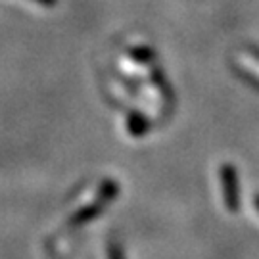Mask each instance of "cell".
I'll list each match as a JSON object with an SVG mask.
<instances>
[{
	"mask_svg": "<svg viewBox=\"0 0 259 259\" xmlns=\"http://www.w3.org/2000/svg\"><path fill=\"white\" fill-rule=\"evenodd\" d=\"M221 185H223V200L231 213L240 209V192H238V177L231 165L221 167Z\"/></svg>",
	"mask_w": 259,
	"mask_h": 259,
	"instance_id": "6da1fadb",
	"label": "cell"
},
{
	"mask_svg": "<svg viewBox=\"0 0 259 259\" xmlns=\"http://www.w3.org/2000/svg\"><path fill=\"white\" fill-rule=\"evenodd\" d=\"M111 259H121V253H119V250H115V248H113V250H111V255H110Z\"/></svg>",
	"mask_w": 259,
	"mask_h": 259,
	"instance_id": "7a4b0ae2",
	"label": "cell"
},
{
	"mask_svg": "<svg viewBox=\"0 0 259 259\" xmlns=\"http://www.w3.org/2000/svg\"><path fill=\"white\" fill-rule=\"evenodd\" d=\"M33 2H40V4H45V6H50V4H54L56 0H33Z\"/></svg>",
	"mask_w": 259,
	"mask_h": 259,
	"instance_id": "3957f363",
	"label": "cell"
},
{
	"mask_svg": "<svg viewBox=\"0 0 259 259\" xmlns=\"http://www.w3.org/2000/svg\"><path fill=\"white\" fill-rule=\"evenodd\" d=\"M255 205H257V209H259V196L255 198Z\"/></svg>",
	"mask_w": 259,
	"mask_h": 259,
	"instance_id": "277c9868",
	"label": "cell"
}]
</instances>
